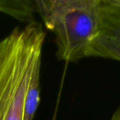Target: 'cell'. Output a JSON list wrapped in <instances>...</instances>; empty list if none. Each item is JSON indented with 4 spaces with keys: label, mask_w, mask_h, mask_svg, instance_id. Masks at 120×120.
Segmentation results:
<instances>
[{
    "label": "cell",
    "mask_w": 120,
    "mask_h": 120,
    "mask_svg": "<svg viewBox=\"0 0 120 120\" xmlns=\"http://www.w3.org/2000/svg\"><path fill=\"white\" fill-rule=\"evenodd\" d=\"M45 36L41 24L34 21L0 40V120H23L27 86L41 64Z\"/></svg>",
    "instance_id": "obj_1"
},
{
    "label": "cell",
    "mask_w": 120,
    "mask_h": 120,
    "mask_svg": "<svg viewBox=\"0 0 120 120\" xmlns=\"http://www.w3.org/2000/svg\"><path fill=\"white\" fill-rule=\"evenodd\" d=\"M36 12L55 36L56 57L65 63L86 58L101 33L102 0H35Z\"/></svg>",
    "instance_id": "obj_2"
},
{
    "label": "cell",
    "mask_w": 120,
    "mask_h": 120,
    "mask_svg": "<svg viewBox=\"0 0 120 120\" xmlns=\"http://www.w3.org/2000/svg\"><path fill=\"white\" fill-rule=\"evenodd\" d=\"M40 68L41 64L35 68L30 77L23 109V120H34L40 100Z\"/></svg>",
    "instance_id": "obj_3"
},
{
    "label": "cell",
    "mask_w": 120,
    "mask_h": 120,
    "mask_svg": "<svg viewBox=\"0 0 120 120\" xmlns=\"http://www.w3.org/2000/svg\"><path fill=\"white\" fill-rule=\"evenodd\" d=\"M86 58H102L120 62V42L100 34L90 45Z\"/></svg>",
    "instance_id": "obj_4"
},
{
    "label": "cell",
    "mask_w": 120,
    "mask_h": 120,
    "mask_svg": "<svg viewBox=\"0 0 120 120\" xmlns=\"http://www.w3.org/2000/svg\"><path fill=\"white\" fill-rule=\"evenodd\" d=\"M0 11L28 24L34 22V14L36 12V8L35 0L0 1Z\"/></svg>",
    "instance_id": "obj_5"
},
{
    "label": "cell",
    "mask_w": 120,
    "mask_h": 120,
    "mask_svg": "<svg viewBox=\"0 0 120 120\" xmlns=\"http://www.w3.org/2000/svg\"><path fill=\"white\" fill-rule=\"evenodd\" d=\"M105 2L113 7L120 8V0H105Z\"/></svg>",
    "instance_id": "obj_6"
},
{
    "label": "cell",
    "mask_w": 120,
    "mask_h": 120,
    "mask_svg": "<svg viewBox=\"0 0 120 120\" xmlns=\"http://www.w3.org/2000/svg\"><path fill=\"white\" fill-rule=\"evenodd\" d=\"M111 120H120V106L115 110L111 118Z\"/></svg>",
    "instance_id": "obj_7"
}]
</instances>
